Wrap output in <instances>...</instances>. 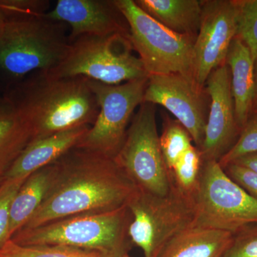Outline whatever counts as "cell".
Segmentation results:
<instances>
[{
	"label": "cell",
	"instance_id": "23",
	"mask_svg": "<svg viewBox=\"0 0 257 257\" xmlns=\"http://www.w3.org/2000/svg\"><path fill=\"white\" fill-rule=\"evenodd\" d=\"M203 160L199 148L192 145L170 171L174 183L189 195H194L199 182Z\"/></svg>",
	"mask_w": 257,
	"mask_h": 257
},
{
	"label": "cell",
	"instance_id": "17",
	"mask_svg": "<svg viewBox=\"0 0 257 257\" xmlns=\"http://www.w3.org/2000/svg\"><path fill=\"white\" fill-rule=\"evenodd\" d=\"M232 237L228 231L191 226L166 243L157 257H222Z\"/></svg>",
	"mask_w": 257,
	"mask_h": 257
},
{
	"label": "cell",
	"instance_id": "9",
	"mask_svg": "<svg viewBox=\"0 0 257 257\" xmlns=\"http://www.w3.org/2000/svg\"><path fill=\"white\" fill-rule=\"evenodd\" d=\"M114 159L138 189L159 196L170 192L172 179L161 150L155 104L140 106Z\"/></svg>",
	"mask_w": 257,
	"mask_h": 257
},
{
	"label": "cell",
	"instance_id": "22",
	"mask_svg": "<svg viewBox=\"0 0 257 257\" xmlns=\"http://www.w3.org/2000/svg\"><path fill=\"white\" fill-rule=\"evenodd\" d=\"M0 257H104L100 253L63 245L21 246L10 239L0 248Z\"/></svg>",
	"mask_w": 257,
	"mask_h": 257
},
{
	"label": "cell",
	"instance_id": "6",
	"mask_svg": "<svg viewBox=\"0 0 257 257\" xmlns=\"http://www.w3.org/2000/svg\"><path fill=\"white\" fill-rule=\"evenodd\" d=\"M114 3L127 23L128 39L148 76L177 73L194 79L196 37L179 35L165 28L134 0Z\"/></svg>",
	"mask_w": 257,
	"mask_h": 257
},
{
	"label": "cell",
	"instance_id": "4",
	"mask_svg": "<svg viewBox=\"0 0 257 257\" xmlns=\"http://www.w3.org/2000/svg\"><path fill=\"white\" fill-rule=\"evenodd\" d=\"M132 216L126 204L114 210L69 216L32 229L18 230L11 240L21 246L63 245L116 257L128 253Z\"/></svg>",
	"mask_w": 257,
	"mask_h": 257
},
{
	"label": "cell",
	"instance_id": "1",
	"mask_svg": "<svg viewBox=\"0 0 257 257\" xmlns=\"http://www.w3.org/2000/svg\"><path fill=\"white\" fill-rule=\"evenodd\" d=\"M56 163L55 176L43 202L21 229L114 210L126 204L138 189L111 157L74 148Z\"/></svg>",
	"mask_w": 257,
	"mask_h": 257
},
{
	"label": "cell",
	"instance_id": "32",
	"mask_svg": "<svg viewBox=\"0 0 257 257\" xmlns=\"http://www.w3.org/2000/svg\"><path fill=\"white\" fill-rule=\"evenodd\" d=\"M116 257H132L130 256V255H128V253H124V254L120 255V256H118Z\"/></svg>",
	"mask_w": 257,
	"mask_h": 257
},
{
	"label": "cell",
	"instance_id": "29",
	"mask_svg": "<svg viewBox=\"0 0 257 257\" xmlns=\"http://www.w3.org/2000/svg\"><path fill=\"white\" fill-rule=\"evenodd\" d=\"M232 163L236 164L248 169L257 174V152L248 154L244 156L240 157L235 160Z\"/></svg>",
	"mask_w": 257,
	"mask_h": 257
},
{
	"label": "cell",
	"instance_id": "25",
	"mask_svg": "<svg viewBox=\"0 0 257 257\" xmlns=\"http://www.w3.org/2000/svg\"><path fill=\"white\" fill-rule=\"evenodd\" d=\"M254 152H257V110L250 115L234 147L219 160V163L224 169L240 157Z\"/></svg>",
	"mask_w": 257,
	"mask_h": 257
},
{
	"label": "cell",
	"instance_id": "3",
	"mask_svg": "<svg viewBox=\"0 0 257 257\" xmlns=\"http://www.w3.org/2000/svg\"><path fill=\"white\" fill-rule=\"evenodd\" d=\"M89 80L37 71L5 94L23 115L33 141L94 124L99 106Z\"/></svg>",
	"mask_w": 257,
	"mask_h": 257
},
{
	"label": "cell",
	"instance_id": "15",
	"mask_svg": "<svg viewBox=\"0 0 257 257\" xmlns=\"http://www.w3.org/2000/svg\"><path fill=\"white\" fill-rule=\"evenodd\" d=\"M90 126H83L30 142L4 177L25 179L33 172L52 165L77 146Z\"/></svg>",
	"mask_w": 257,
	"mask_h": 257
},
{
	"label": "cell",
	"instance_id": "5",
	"mask_svg": "<svg viewBox=\"0 0 257 257\" xmlns=\"http://www.w3.org/2000/svg\"><path fill=\"white\" fill-rule=\"evenodd\" d=\"M133 51L128 35H84L70 41L63 60L47 72L57 77H84L109 85L148 77Z\"/></svg>",
	"mask_w": 257,
	"mask_h": 257
},
{
	"label": "cell",
	"instance_id": "20",
	"mask_svg": "<svg viewBox=\"0 0 257 257\" xmlns=\"http://www.w3.org/2000/svg\"><path fill=\"white\" fill-rule=\"evenodd\" d=\"M57 163L33 172L25 179L12 202L10 211V239L30 220L41 205L55 177Z\"/></svg>",
	"mask_w": 257,
	"mask_h": 257
},
{
	"label": "cell",
	"instance_id": "12",
	"mask_svg": "<svg viewBox=\"0 0 257 257\" xmlns=\"http://www.w3.org/2000/svg\"><path fill=\"white\" fill-rule=\"evenodd\" d=\"M236 35L237 10L234 0L203 1L193 60V77L199 87H205L211 72L226 63L230 45Z\"/></svg>",
	"mask_w": 257,
	"mask_h": 257
},
{
	"label": "cell",
	"instance_id": "11",
	"mask_svg": "<svg viewBox=\"0 0 257 257\" xmlns=\"http://www.w3.org/2000/svg\"><path fill=\"white\" fill-rule=\"evenodd\" d=\"M144 102L159 104L173 114L192 137L197 148L204 141L210 98L206 87L181 74L148 77Z\"/></svg>",
	"mask_w": 257,
	"mask_h": 257
},
{
	"label": "cell",
	"instance_id": "30",
	"mask_svg": "<svg viewBox=\"0 0 257 257\" xmlns=\"http://www.w3.org/2000/svg\"><path fill=\"white\" fill-rule=\"evenodd\" d=\"M8 14V8L7 0H0V34L4 28Z\"/></svg>",
	"mask_w": 257,
	"mask_h": 257
},
{
	"label": "cell",
	"instance_id": "21",
	"mask_svg": "<svg viewBox=\"0 0 257 257\" xmlns=\"http://www.w3.org/2000/svg\"><path fill=\"white\" fill-rule=\"evenodd\" d=\"M190 134L177 120L164 118L163 130L160 136L161 150L169 171L184 152L192 146Z\"/></svg>",
	"mask_w": 257,
	"mask_h": 257
},
{
	"label": "cell",
	"instance_id": "16",
	"mask_svg": "<svg viewBox=\"0 0 257 257\" xmlns=\"http://www.w3.org/2000/svg\"><path fill=\"white\" fill-rule=\"evenodd\" d=\"M226 64L231 75L235 115L241 130L253 110L256 84L254 60L249 49L238 37H235L230 45Z\"/></svg>",
	"mask_w": 257,
	"mask_h": 257
},
{
	"label": "cell",
	"instance_id": "18",
	"mask_svg": "<svg viewBox=\"0 0 257 257\" xmlns=\"http://www.w3.org/2000/svg\"><path fill=\"white\" fill-rule=\"evenodd\" d=\"M154 20L179 35L197 37L203 11L199 0H136Z\"/></svg>",
	"mask_w": 257,
	"mask_h": 257
},
{
	"label": "cell",
	"instance_id": "10",
	"mask_svg": "<svg viewBox=\"0 0 257 257\" xmlns=\"http://www.w3.org/2000/svg\"><path fill=\"white\" fill-rule=\"evenodd\" d=\"M147 80L145 77L109 85L89 79L99 114L75 148L114 158L124 143L134 111L144 102Z\"/></svg>",
	"mask_w": 257,
	"mask_h": 257
},
{
	"label": "cell",
	"instance_id": "24",
	"mask_svg": "<svg viewBox=\"0 0 257 257\" xmlns=\"http://www.w3.org/2000/svg\"><path fill=\"white\" fill-rule=\"evenodd\" d=\"M237 10V35L257 57V0H234Z\"/></svg>",
	"mask_w": 257,
	"mask_h": 257
},
{
	"label": "cell",
	"instance_id": "31",
	"mask_svg": "<svg viewBox=\"0 0 257 257\" xmlns=\"http://www.w3.org/2000/svg\"><path fill=\"white\" fill-rule=\"evenodd\" d=\"M254 77L255 84H256V94H255L254 105H253V111L257 110V57L254 60Z\"/></svg>",
	"mask_w": 257,
	"mask_h": 257
},
{
	"label": "cell",
	"instance_id": "26",
	"mask_svg": "<svg viewBox=\"0 0 257 257\" xmlns=\"http://www.w3.org/2000/svg\"><path fill=\"white\" fill-rule=\"evenodd\" d=\"M222 257H257V224L247 225L234 233Z\"/></svg>",
	"mask_w": 257,
	"mask_h": 257
},
{
	"label": "cell",
	"instance_id": "14",
	"mask_svg": "<svg viewBox=\"0 0 257 257\" xmlns=\"http://www.w3.org/2000/svg\"><path fill=\"white\" fill-rule=\"evenodd\" d=\"M47 15L68 25L69 41L84 35L107 36L130 32L114 0H59Z\"/></svg>",
	"mask_w": 257,
	"mask_h": 257
},
{
	"label": "cell",
	"instance_id": "19",
	"mask_svg": "<svg viewBox=\"0 0 257 257\" xmlns=\"http://www.w3.org/2000/svg\"><path fill=\"white\" fill-rule=\"evenodd\" d=\"M31 141L30 126L14 102L0 97V182Z\"/></svg>",
	"mask_w": 257,
	"mask_h": 257
},
{
	"label": "cell",
	"instance_id": "13",
	"mask_svg": "<svg viewBox=\"0 0 257 257\" xmlns=\"http://www.w3.org/2000/svg\"><path fill=\"white\" fill-rule=\"evenodd\" d=\"M209 98L204 141L199 149L202 160H219L234 147L241 133L235 115L231 75L226 63L213 71L205 84Z\"/></svg>",
	"mask_w": 257,
	"mask_h": 257
},
{
	"label": "cell",
	"instance_id": "27",
	"mask_svg": "<svg viewBox=\"0 0 257 257\" xmlns=\"http://www.w3.org/2000/svg\"><path fill=\"white\" fill-rule=\"evenodd\" d=\"M25 180H3L0 184V248L10 239V206Z\"/></svg>",
	"mask_w": 257,
	"mask_h": 257
},
{
	"label": "cell",
	"instance_id": "7",
	"mask_svg": "<svg viewBox=\"0 0 257 257\" xmlns=\"http://www.w3.org/2000/svg\"><path fill=\"white\" fill-rule=\"evenodd\" d=\"M126 205L133 216L128 236L133 245L143 250L145 257H157L166 243L194 224L193 197L178 188L173 181L166 195L137 189Z\"/></svg>",
	"mask_w": 257,
	"mask_h": 257
},
{
	"label": "cell",
	"instance_id": "2",
	"mask_svg": "<svg viewBox=\"0 0 257 257\" xmlns=\"http://www.w3.org/2000/svg\"><path fill=\"white\" fill-rule=\"evenodd\" d=\"M0 34V77L7 90L37 71H50L63 60L69 44L67 24L47 16L50 1L8 0Z\"/></svg>",
	"mask_w": 257,
	"mask_h": 257
},
{
	"label": "cell",
	"instance_id": "33",
	"mask_svg": "<svg viewBox=\"0 0 257 257\" xmlns=\"http://www.w3.org/2000/svg\"><path fill=\"white\" fill-rule=\"evenodd\" d=\"M3 182H0V184H1L2 183H3Z\"/></svg>",
	"mask_w": 257,
	"mask_h": 257
},
{
	"label": "cell",
	"instance_id": "8",
	"mask_svg": "<svg viewBox=\"0 0 257 257\" xmlns=\"http://www.w3.org/2000/svg\"><path fill=\"white\" fill-rule=\"evenodd\" d=\"M193 200V226L234 234L257 224V200L230 178L216 161H203Z\"/></svg>",
	"mask_w": 257,
	"mask_h": 257
},
{
	"label": "cell",
	"instance_id": "28",
	"mask_svg": "<svg viewBox=\"0 0 257 257\" xmlns=\"http://www.w3.org/2000/svg\"><path fill=\"white\" fill-rule=\"evenodd\" d=\"M226 175L257 200V174L242 166L229 164L224 167Z\"/></svg>",
	"mask_w": 257,
	"mask_h": 257
}]
</instances>
